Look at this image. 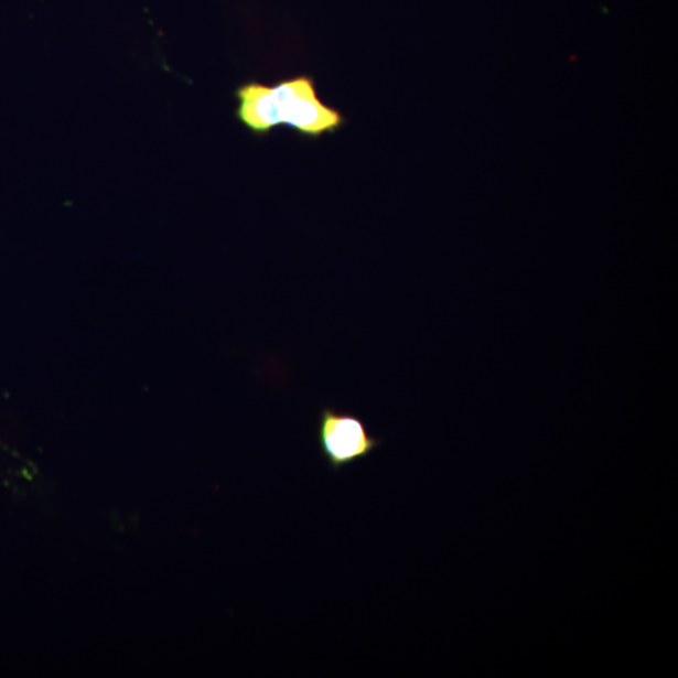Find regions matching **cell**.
Masks as SVG:
<instances>
[{
    "instance_id": "obj_1",
    "label": "cell",
    "mask_w": 678,
    "mask_h": 678,
    "mask_svg": "<svg viewBox=\"0 0 678 678\" xmlns=\"http://www.w3.org/2000/svg\"><path fill=\"white\" fill-rule=\"evenodd\" d=\"M238 121L251 134L265 138L277 128L291 129L304 139L319 140L338 132L346 117L324 104L309 75H298L266 85L249 80L235 89Z\"/></svg>"
},
{
    "instance_id": "obj_2",
    "label": "cell",
    "mask_w": 678,
    "mask_h": 678,
    "mask_svg": "<svg viewBox=\"0 0 678 678\" xmlns=\"http://www.w3.org/2000/svg\"><path fill=\"white\" fill-rule=\"evenodd\" d=\"M315 439L332 472H340L367 459L383 445V439L369 432L364 419L332 406L322 407Z\"/></svg>"
}]
</instances>
